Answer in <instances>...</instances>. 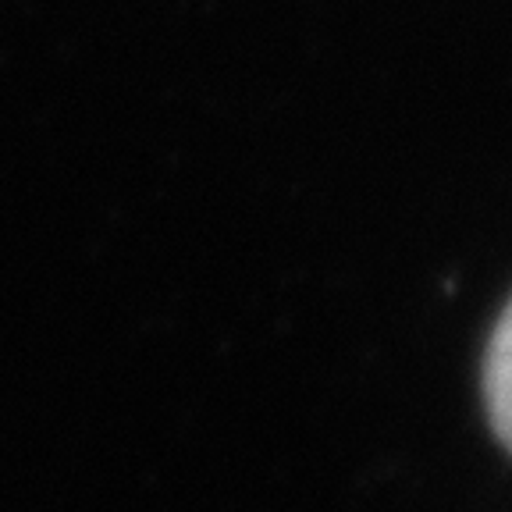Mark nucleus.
I'll return each instance as SVG.
<instances>
[{
    "label": "nucleus",
    "instance_id": "1",
    "mask_svg": "<svg viewBox=\"0 0 512 512\" xmlns=\"http://www.w3.org/2000/svg\"><path fill=\"white\" fill-rule=\"evenodd\" d=\"M484 399L498 441L512 456V303L491 331L488 360H484Z\"/></svg>",
    "mask_w": 512,
    "mask_h": 512
}]
</instances>
